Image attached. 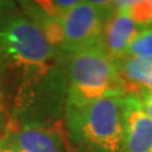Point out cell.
I'll return each mask as SVG.
<instances>
[{"instance_id": "cell-13", "label": "cell", "mask_w": 152, "mask_h": 152, "mask_svg": "<svg viewBox=\"0 0 152 152\" xmlns=\"http://www.w3.org/2000/svg\"><path fill=\"white\" fill-rule=\"evenodd\" d=\"M8 100H7V95L4 93V90L0 85V141L5 134L8 121H9V112H8Z\"/></svg>"}, {"instance_id": "cell-15", "label": "cell", "mask_w": 152, "mask_h": 152, "mask_svg": "<svg viewBox=\"0 0 152 152\" xmlns=\"http://www.w3.org/2000/svg\"><path fill=\"white\" fill-rule=\"evenodd\" d=\"M0 152H19L18 150H15L14 147H12L10 145L5 143V142L0 141Z\"/></svg>"}, {"instance_id": "cell-14", "label": "cell", "mask_w": 152, "mask_h": 152, "mask_svg": "<svg viewBox=\"0 0 152 152\" xmlns=\"http://www.w3.org/2000/svg\"><path fill=\"white\" fill-rule=\"evenodd\" d=\"M138 96L141 99L142 105H143L145 110L152 118V93L147 91V90H142V91L138 94Z\"/></svg>"}, {"instance_id": "cell-7", "label": "cell", "mask_w": 152, "mask_h": 152, "mask_svg": "<svg viewBox=\"0 0 152 152\" xmlns=\"http://www.w3.org/2000/svg\"><path fill=\"white\" fill-rule=\"evenodd\" d=\"M141 28L126 12L118 10L113 4V10L104 24L99 47L112 60H121L126 57L128 47Z\"/></svg>"}, {"instance_id": "cell-9", "label": "cell", "mask_w": 152, "mask_h": 152, "mask_svg": "<svg viewBox=\"0 0 152 152\" xmlns=\"http://www.w3.org/2000/svg\"><path fill=\"white\" fill-rule=\"evenodd\" d=\"M114 8L126 12L141 27L152 26V0L113 1Z\"/></svg>"}, {"instance_id": "cell-11", "label": "cell", "mask_w": 152, "mask_h": 152, "mask_svg": "<svg viewBox=\"0 0 152 152\" xmlns=\"http://www.w3.org/2000/svg\"><path fill=\"white\" fill-rule=\"evenodd\" d=\"M76 3L77 1H75V0H37L34 1V5L38 10L46 15L51 18L62 19L67 14V12L74 8Z\"/></svg>"}, {"instance_id": "cell-3", "label": "cell", "mask_w": 152, "mask_h": 152, "mask_svg": "<svg viewBox=\"0 0 152 152\" xmlns=\"http://www.w3.org/2000/svg\"><path fill=\"white\" fill-rule=\"evenodd\" d=\"M66 107H77L99 99L126 96L128 90L115 61L100 47L64 55Z\"/></svg>"}, {"instance_id": "cell-4", "label": "cell", "mask_w": 152, "mask_h": 152, "mask_svg": "<svg viewBox=\"0 0 152 152\" xmlns=\"http://www.w3.org/2000/svg\"><path fill=\"white\" fill-rule=\"evenodd\" d=\"M113 10V1L81 0L62 18L64 55L100 46L102 33Z\"/></svg>"}, {"instance_id": "cell-8", "label": "cell", "mask_w": 152, "mask_h": 152, "mask_svg": "<svg viewBox=\"0 0 152 152\" xmlns=\"http://www.w3.org/2000/svg\"><path fill=\"white\" fill-rule=\"evenodd\" d=\"M115 64L128 94H140L152 79V57L126 56Z\"/></svg>"}, {"instance_id": "cell-2", "label": "cell", "mask_w": 152, "mask_h": 152, "mask_svg": "<svg viewBox=\"0 0 152 152\" xmlns=\"http://www.w3.org/2000/svg\"><path fill=\"white\" fill-rule=\"evenodd\" d=\"M126 96L66 107L65 128L71 143L81 152H123Z\"/></svg>"}, {"instance_id": "cell-1", "label": "cell", "mask_w": 152, "mask_h": 152, "mask_svg": "<svg viewBox=\"0 0 152 152\" xmlns=\"http://www.w3.org/2000/svg\"><path fill=\"white\" fill-rule=\"evenodd\" d=\"M61 57L31 19L19 12L0 29V85L10 93L19 85L43 77L60 65Z\"/></svg>"}, {"instance_id": "cell-5", "label": "cell", "mask_w": 152, "mask_h": 152, "mask_svg": "<svg viewBox=\"0 0 152 152\" xmlns=\"http://www.w3.org/2000/svg\"><path fill=\"white\" fill-rule=\"evenodd\" d=\"M1 141L19 152H65L62 136L50 124L7 127Z\"/></svg>"}, {"instance_id": "cell-12", "label": "cell", "mask_w": 152, "mask_h": 152, "mask_svg": "<svg viewBox=\"0 0 152 152\" xmlns=\"http://www.w3.org/2000/svg\"><path fill=\"white\" fill-rule=\"evenodd\" d=\"M19 12V7L17 1H8V0H0V29L3 26L12 19Z\"/></svg>"}, {"instance_id": "cell-10", "label": "cell", "mask_w": 152, "mask_h": 152, "mask_svg": "<svg viewBox=\"0 0 152 152\" xmlns=\"http://www.w3.org/2000/svg\"><path fill=\"white\" fill-rule=\"evenodd\" d=\"M126 56L152 57V26L141 28L128 47Z\"/></svg>"}, {"instance_id": "cell-16", "label": "cell", "mask_w": 152, "mask_h": 152, "mask_svg": "<svg viewBox=\"0 0 152 152\" xmlns=\"http://www.w3.org/2000/svg\"><path fill=\"white\" fill-rule=\"evenodd\" d=\"M145 90H147V91H150V93H152V79L148 81V84L146 85V89Z\"/></svg>"}, {"instance_id": "cell-6", "label": "cell", "mask_w": 152, "mask_h": 152, "mask_svg": "<svg viewBox=\"0 0 152 152\" xmlns=\"http://www.w3.org/2000/svg\"><path fill=\"white\" fill-rule=\"evenodd\" d=\"M123 152H152V118L145 110L138 94L126 96Z\"/></svg>"}]
</instances>
